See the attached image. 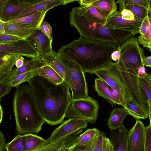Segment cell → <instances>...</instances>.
<instances>
[{
    "mask_svg": "<svg viewBox=\"0 0 151 151\" xmlns=\"http://www.w3.org/2000/svg\"><path fill=\"white\" fill-rule=\"evenodd\" d=\"M28 83L36 108L45 122L52 126L62 123L72 100L67 84L64 82L55 85L38 76Z\"/></svg>",
    "mask_w": 151,
    "mask_h": 151,
    "instance_id": "1",
    "label": "cell"
},
{
    "mask_svg": "<svg viewBox=\"0 0 151 151\" xmlns=\"http://www.w3.org/2000/svg\"><path fill=\"white\" fill-rule=\"evenodd\" d=\"M117 47L109 42L80 37L61 46L57 52L60 57L74 61L85 73L92 74L114 65L111 55Z\"/></svg>",
    "mask_w": 151,
    "mask_h": 151,
    "instance_id": "2",
    "label": "cell"
},
{
    "mask_svg": "<svg viewBox=\"0 0 151 151\" xmlns=\"http://www.w3.org/2000/svg\"><path fill=\"white\" fill-rule=\"evenodd\" d=\"M13 104L18 134L38 133L45 122L36 108L29 84H23L17 88L14 93Z\"/></svg>",
    "mask_w": 151,
    "mask_h": 151,
    "instance_id": "3",
    "label": "cell"
},
{
    "mask_svg": "<svg viewBox=\"0 0 151 151\" xmlns=\"http://www.w3.org/2000/svg\"><path fill=\"white\" fill-rule=\"evenodd\" d=\"M69 15L70 24L77 30L80 37L109 42L118 47L124 43L132 36H134L131 32L108 28L79 15L72 10Z\"/></svg>",
    "mask_w": 151,
    "mask_h": 151,
    "instance_id": "4",
    "label": "cell"
},
{
    "mask_svg": "<svg viewBox=\"0 0 151 151\" xmlns=\"http://www.w3.org/2000/svg\"><path fill=\"white\" fill-rule=\"evenodd\" d=\"M117 48L120 50V56L115 63L118 69L139 70L145 68L143 61L144 51L139 46L137 38L132 36Z\"/></svg>",
    "mask_w": 151,
    "mask_h": 151,
    "instance_id": "5",
    "label": "cell"
},
{
    "mask_svg": "<svg viewBox=\"0 0 151 151\" xmlns=\"http://www.w3.org/2000/svg\"><path fill=\"white\" fill-rule=\"evenodd\" d=\"M98 101L88 96L83 99L72 100L67 110L65 117L69 119L82 118L91 124H95L98 115Z\"/></svg>",
    "mask_w": 151,
    "mask_h": 151,
    "instance_id": "6",
    "label": "cell"
},
{
    "mask_svg": "<svg viewBox=\"0 0 151 151\" xmlns=\"http://www.w3.org/2000/svg\"><path fill=\"white\" fill-rule=\"evenodd\" d=\"M59 57L71 79L72 86L71 90L72 100L88 97L87 84L83 69L73 61Z\"/></svg>",
    "mask_w": 151,
    "mask_h": 151,
    "instance_id": "7",
    "label": "cell"
},
{
    "mask_svg": "<svg viewBox=\"0 0 151 151\" xmlns=\"http://www.w3.org/2000/svg\"><path fill=\"white\" fill-rule=\"evenodd\" d=\"M120 70L132 100L140 107L147 118H148V104L142 93L139 83L140 69Z\"/></svg>",
    "mask_w": 151,
    "mask_h": 151,
    "instance_id": "8",
    "label": "cell"
},
{
    "mask_svg": "<svg viewBox=\"0 0 151 151\" xmlns=\"http://www.w3.org/2000/svg\"><path fill=\"white\" fill-rule=\"evenodd\" d=\"M94 74L117 91L125 101L132 98L121 70L118 69L115 63L111 67L100 70Z\"/></svg>",
    "mask_w": 151,
    "mask_h": 151,
    "instance_id": "9",
    "label": "cell"
},
{
    "mask_svg": "<svg viewBox=\"0 0 151 151\" xmlns=\"http://www.w3.org/2000/svg\"><path fill=\"white\" fill-rule=\"evenodd\" d=\"M88 122L87 120L82 118L69 119L56 128L47 140L52 143L69 135H76L86 128Z\"/></svg>",
    "mask_w": 151,
    "mask_h": 151,
    "instance_id": "10",
    "label": "cell"
},
{
    "mask_svg": "<svg viewBox=\"0 0 151 151\" xmlns=\"http://www.w3.org/2000/svg\"><path fill=\"white\" fill-rule=\"evenodd\" d=\"M0 52L30 58H40L35 45L28 39L9 43H0Z\"/></svg>",
    "mask_w": 151,
    "mask_h": 151,
    "instance_id": "11",
    "label": "cell"
},
{
    "mask_svg": "<svg viewBox=\"0 0 151 151\" xmlns=\"http://www.w3.org/2000/svg\"><path fill=\"white\" fill-rule=\"evenodd\" d=\"M143 19L136 18L133 20H126L122 18L121 12L116 11L106 19L105 26L132 32L134 36L140 34L139 28Z\"/></svg>",
    "mask_w": 151,
    "mask_h": 151,
    "instance_id": "12",
    "label": "cell"
},
{
    "mask_svg": "<svg viewBox=\"0 0 151 151\" xmlns=\"http://www.w3.org/2000/svg\"><path fill=\"white\" fill-rule=\"evenodd\" d=\"M42 0H7L0 12V20L6 22L12 20L18 14Z\"/></svg>",
    "mask_w": 151,
    "mask_h": 151,
    "instance_id": "13",
    "label": "cell"
},
{
    "mask_svg": "<svg viewBox=\"0 0 151 151\" xmlns=\"http://www.w3.org/2000/svg\"><path fill=\"white\" fill-rule=\"evenodd\" d=\"M136 120L135 124L129 130L128 151H145V127L139 119Z\"/></svg>",
    "mask_w": 151,
    "mask_h": 151,
    "instance_id": "14",
    "label": "cell"
},
{
    "mask_svg": "<svg viewBox=\"0 0 151 151\" xmlns=\"http://www.w3.org/2000/svg\"><path fill=\"white\" fill-rule=\"evenodd\" d=\"M40 58L42 65H47L51 68L63 78L71 90L72 89V86L70 76L63 65L57 52L52 50Z\"/></svg>",
    "mask_w": 151,
    "mask_h": 151,
    "instance_id": "15",
    "label": "cell"
},
{
    "mask_svg": "<svg viewBox=\"0 0 151 151\" xmlns=\"http://www.w3.org/2000/svg\"><path fill=\"white\" fill-rule=\"evenodd\" d=\"M78 1L77 0H42L40 2L26 9L15 17L13 19L31 15L44 11H48L56 6L65 5Z\"/></svg>",
    "mask_w": 151,
    "mask_h": 151,
    "instance_id": "16",
    "label": "cell"
},
{
    "mask_svg": "<svg viewBox=\"0 0 151 151\" xmlns=\"http://www.w3.org/2000/svg\"><path fill=\"white\" fill-rule=\"evenodd\" d=\"M129 130L123 124L116 129L110 130L109 139L112 146L113 151H128V141Z\"/></svg>",
    "mask_w": 151,
    "mask_h": 151,
    "instance_id": "17",
    "label": "cell"
},
{
    "mask_svg": "<svg viewBox=\"0 0 151 151\" xmlns=\"http://www.w3.org/2000/svg\"><path fill=\"white\" fill-rule=\"evenodd\" d=\"M35 45L40 58L51 52L52 40H50L40 30L35 31L28 38Z\"/></svg>",
    "mask_w": 151,
    "mask_h": 151,
    "instance_id": "18",
    "label": "cell"
},
{
    "mask_svg": "<svg viewBox=\"0 0 151 151\" xmlns=\"http://www.w3.org/2000/svg\"><path fill=\"white\" fill-rule=\"evenodd\" d=\"M39 29L36 27L19 23L5 22V33L14 35L23 39H28Z\"/></svg>",
    "mask_w": 151,
    "mask_h": 151,
    "instance_id": "19",
    "label": "cell"
},
{
    "mask_svg": "<svg viewBox=\"0 0 151 151\" xmlns=\"http://www.w3.org/2000/svg\"><path fill=\"white\" fill-rule=\"evenodd\" d=\"M20 55L0 52V80L8 79Z\"/></svg>",
    "mask_w": 151,
    "mask_h": 151,
    "instance_id": "20",
    "label": "cell"
},
{
    "mask_svg": "<svg viewBox=\"0 0 151 151\" xmlns=\"http://www.w3.org/2000/svg\"><path fill=\"white\" fill-rule=\"evenodd\" d=\"M80 16L90 19L105 26L106 19L96 8L91 6L73 7L72 9Z\"/></svg>",
    "mask_w": 151,
    "mask_h": 151,
    "instance_id": "21",
    "label": "cell"
},
{
    "mask_svg": "<svg viewBox=\"0 0 151 151\" xmlns=\"http://www.w3.org/2000/svg\"><path fill=\"white\" fill-rule=\"evenodd\" d=\"M95 90L99 96L105 99L111 105L118 104L122 106V104L112 95L107 86V84L104 81L96 78L95 80Z\"/></svg>",
    "mask_w": 151,
    "mask_h": 151,
    "instance_id": "22",
    "label": "cell"
},
{
    "mask_svg": "<svg viewBox=\"0 0 151 151\" xmlns=\"http://www.w3.org/2000/svg\"><path fill=\"white\" fill-rule=\"evenodd\" d=\"M48 11H44L31 15L10 20L9 23H19L40 29Z\"/></svg>",
    "mask_w": 151,
    "mask_h": 151,
    "instance_id": "23",
    "label": "cell"
},
{
    "mask_svg": "<svg viewBox=\"0 0 151 151\" xmlns=\"http://www.w3.org/2000/svg\"><path fill=\"white\" fill-rule=\"evenodd\" d=\"M128 115V112L123 107L114 109L111 111L108 120L107 124L109 128L112 130L120 127Z\"/></svg>",
    "mask_w": 151,
    "mask_h": 151,
    "instance_id": "24",
    "label": "cell"
},
{
    "mask_svg": "<svg viewBox=\"0 0 151 151\" xmlns=\"http://www.w3.org/2000/svg\"><path fill=\"white\" fill-rule=\"evenodd\" d=\"M36 76L42 77L55 85H59L64 82L63 78L55 71L45 64L40 66Z\"/></svg>",
    "mask_w": 151,
    "mask_h": 151,
    "instance_id": "25",
    "label": "cell"
},
{
    "mask_svg": "<svg viewBox=\"0 0 151 151\" xmlns=\"http://www.w3.org/2000/svg\"><path fill=\"white\" fill-rule=\"evenodd\" d=\"M41 60L40 58L24 59L23 65L20 68L13 69L8 79L10 80L17 76L32 71L42 65Z\"/></svg>",
    "mask_w": 151,
    "mask_h": 151,
    "instance_id": "26",
    "label": "cell"
},
{
    "mask_svg": "<svg viewBox=\"0 0 151 151\" xmlns=\"http://www.w3.org/2000/svg\"><path fill=\"white\" fill-rule=\"evenodd\" d=\"M139 83L142 93L145 99L151 104V75L145 70L140 73Z\"/></svg>",
    "mask_w": 151,
    "mask_h": 151,
    "instance_id": "27",
    "label": "cell"
},
{
    "mask_svg": "<svg viewBox=\"0 0 151 151\" xmlns=\"http://www.w3.org/2000/svg\"><path fill=\"white\" fill-rule=\"evenodd\" d=\"M91 6L97 9L106 19L117 11V5L114 0H99Z\"/></svg>",
    "mask_w": 151,
    "mask_h": 151,
    "instance_id": "28",
    "label": "cell"
},
{
    "mask_svg": "<svg viewBox=\"0 0 151 151\" xmlns=\"http://www.w3.org/2000/svg\"><path fill=\"white\" fill-rule=\"evenodd\" d=\"M123 107L126 110L129 115L132 116L136 120L147 118L140 107L132 98L127 99Z\"/></svg>",
    "mask_w": 151,
    "mask_h": 151,
    "instance_id": "29",
    "label": "cell"
},
{
    "mask_svg": "<svg viewBox=\"0 0 151 151\" xmlns=\"http://www.w3.org/2000/svg\"><path fill=\"white\" fill-rule=\"evenodd\" d=\"M71 135L68 136L52 143H49L47 140L45 142L36 148L28 151H57L71 138Z\"/></svg>",
    "mask_w": 151,
    "mask_h": 151,
    "instance_id": "30",
    "label": "cell"
},
{
    "mask_svg": "<svg viewBox=\"0 0 151 151\" xmlns=\"http://www.w3.org/2000/svg\"><path fill=\"white\" fill-rule=\"evenodd\" d=\"M25 135V139L24 151L32 150L47 141V140L40 136L32 133Z\"/></svg>",
    "mask_w": 151,
    "mask_h": 151,
    "instance_id": "31",
    "label": "cell"
},
{
    "mask_svg": "<svg viewBox=\"0 0 151 151\" xmlns=\"http://www.w3.org/2000/svg\"><path fill=\"white\" fill-rule=\"evenodd\" d=\"M39 67L40 66L32 71L20 74L11 80H9L12 87L17 88L20 86L22 83L25 82H29L32 78L36 76V73Z\"/></svg>",
    "mask_w": 151,
    "mask_h": 151,
    "instance_id": "32",
    "label": "cell"
},
{
    "mask_svg": "<svg viewBox=\"0 0 151 151\" xmlns=\"http://www.w3.org/2000/svg\"><path fill=\"white\" fill-rule=\"evenodd\" d=\"M25 139V134L17 135L10 142L6 144V151H24Z\"/></svg>",
    "mask_w": 151,
    "mask_h": 151,
    "instance_id": "33",
    "label": "cell"
},
{
    "mask_svg": "<svg viewBox=\"0 0 151 151\" xmlns=\"http://www.w3.org/2000/svg\"><path fill=\"white\" fill-rule=\"evenodd\" d=\"M100 132L99 130L95 128L88 129L80 135L77 145L78 146L86 145L99 134Z\"/></svg>",
    "mask_w": 151,
    "mask_h": 151,
    "instance_id": "34",
    "label": "cell"
},
{
    "mask_svg": "<svg viewBox=\"0 0 151 151\" xmlns=\"http://www.w3.org/2000/svg\"><path fill=\"white\" fill-rule=\"evenodd\" d=\"M149 25L146 33L143 36H139L137 39L139 43L144 47H146L151 51V8L149 6L148 9Z\"/></svg>",
    "mask_w": 151,
    "mask_h": 151,
    "instance_id": "35",
    "label": "cell"
},
{
    "mask_svg": "<svg viewBox=\"0 0 151 151\" xmlns=\"http://www.w3.org/2000/svg\"><path fill=\"white\" fill-rule=\"evenodd\" d=\"M116 3L119 4L120 12L129 6L139 5L147 9H148L149 6L148 0H119Z\"/></svg>",
    "mask_w": 151,
    "mask_h": 151,
    "instance_id": "36",
    "label": "cell"
},
{
    "mask_svg": "<svg viewBox=\"0 0 151 151\" xmlns=\"http://www.w3.org/2000/svg\"><path fill=\"white\" fill-rule=\"evenodd\" d=\"M124 9L130 10L133 13L135 17L141 19H144L148 13V9L139 5L127 6Z\"/></svg>",
    "mask_w": 151,
    "mask_h": 151,
    "instance_id": "37",
    "label": "cell"
},
{
    "mask_svg": "<svg viewBox=\"0 0 151 151\" xmlns=\"http://www.w3.org/2000/svg\"><path fill=\"white\" fill-rule=\"evenodd\" d=\"M80 135L73 136L68 141L63 145L57 151H73L77 145Z\"/></svg>",
    "mask_w": 151,
    "mask_h": 151,
    "instance_id": "38",
    "label": "cell"
},
{
    "mask_svg": "<svg viewBox=\"0 0 151 151\" xmlns=\"http://www.w3.org/2000/svg\"><path fill=\"white\" fill-rule=\"evenodd\" d=\"M12 86L8 79H3L0 80V98L6 94H9Z\"/></svg>",
    "mask_w": 151,
    "mask_h": 151,
    "instance_id": "39",
    "label": "cell"
},
{
    "mask_svg": "<svg viewBox=\"0 0 151 151\" xmlns=\"http://www.w3.org/2000/svg\"><path fill=\"white\" fill-rule=\"evenodd\" d=\"M99 134V133L86 145L78 146L76 145L73 151H92L98 139Z\"/></svg>",
    "mask_w": 151,
    "mask_h": 151,
    "instance_id": "40",
    "label": "cell"
},
{
    "mask_svg": "<svg viewBox=\"0 0 151 151\" xmlns=\"http://www.w3.org/2000/svg\"><path fill=\"white\" fill-rule=\"evenodd\" d=\"M23 39L17 36L7 34H0V43H9Z\"/></svg>",
    "mask_w": 151,
    "mask_h": 151,
    "instance_id": "41",
    "label": "cell"
},
{
    "mask_svg": "<svg viewBox=\"0 0 151 151\" xmlns=\"http://www.w3.org/2000/svg\"><path fill=\"white\" fill-rule=\"evenodd\" d=\"M40 29L42 33L49 39L52 40V27L48 22H44L41 26Z\"/></svg>",
    "mask_w": 151,
    "mask_h": 151,
    "instance_id": "42",
    "label": "cell"
},
{
    "mask_svg": "<svg viewBox=\"0 0 151 151\" xmlns=\"http://www.w3.org/2000/svg\"><path fill=\"white\" fill-rule=\"evenodd\" d=\"M146 138L145 151H151V126L145 127Z\"/></svg>",
    "mask_w": 151,
    "mask_h": 151,
    "instance_id": "43",
    "label": "cell"
},
{
    "mask_svg": "<svg viewBox=\"0 0 151 151\" xmlns=\"http://www.w3.org/2000/svg\"><path fill=\"white\" fill-rule=\"evenodd\" d=\"M149 25L148 15L144 19L139 28L140 36H144L147 33Z\"/></svg>",
    "mask_w": 151,
    "mask_h": 151,
    "instance_id": "44",
    "label": "cell"
},
{
    "mask_svg": "<svg viewBox=\"0 0 151 151\" xmlns=\"http://www.w3.org/2000/svg\"><path fill=\"white\" fill-rule=\"evenodd\" d=\"M105 133L100 131L98 139L92 151H102L103 138Z\"/></svg>",
    "mask_w": 151,
    "mask_h": 151,
    "instance_id": "45",
    "label": "cell"
},
{
    "mask_svg": "<svg viewBox=\"0 0 151 151\" xmlns=\"http://www.w3.org/2000/svg\"><path fill=\"white\" fill-rule=\"evenodd\" d=\"M122 19L127 20H132L135 19V17L132 12L130 10L124 9L121 12Z\"/></svg>",
    "mask_w": 151,
    "mask_h": 151,
    "instance_id": "46",
    "label": "cell"
},
{
    "mask_svg": "<svg viewBox=\"0 0 151 151\" xmlns=\"http://www.w3.org/2000/svg\"><path fill=\"white\" fill-rule=\"evenodd\" d=\"M102 151H113L112 146L109 138L105 135L103 138Z\"/></svg>",
    "mask_w": 151,
    "mask_h": 151,
    "instance_id": "47",
    "label": "cell"
},
{
    "mask_svg": "<svg viewBox=\"0 0 151 151\" xmlns=\"http://www.w3.org/2000/svg\"><path fill=\"white\" fill-rule=\"evenodd\" d=\"M4 135L1 132H0V151H6L5 150L6 145Z\"/></svg>",
    "mask_w": 151,
    "mask_h": 151,
    "instance_id": "48",
    "label": "cell"
},
{
    "mask_svg": "<svg viewBox=\"0 0 151 151\" xmlns=\"http://www.w3.org/2000/svg\"><path fill=\"white\" fill-rule=\"evenodd\" d=\"M99 0H80L78 3L81 6H91L94 2Z\"/></svg>",
    "mask_w": 151,
    "mask_h": 151,
    "instance_id": "49",
    "label": "cell"
},
{
    "mask_svg": "<svg viewBox=\"0 0 151 151\" xmlns=\"http://www.w3.org/2000/svg\"><path fill=\"white\" fill-rule=\"evenodd\" d=\"M120 52L119 49L117 48V50L114 51L111 55V58L113 61H117L119 59Z\"/></svg>",
    "mask_w": 151,
    "mask_h": 151,
    "instance_id": "50",
    "label": "cell"
},
{
    "mask_svg": "<svg viewBox=\"0 0 151 151\" xmlns=\"http://www.w3.org/2000/svg\"><path fill=\"white\" fill-rule=\"evenodd\" d=\"M143 61L144 66L151 68V55L148 56L144 55L143 57Z\"/></svg>",
    "mask_w": 151,
    "mask_h": 151,
    "instance_id": "51",
    "label": "cell"
},
{
    "mask_svg": "<svg viewBox=\"0 0 151 151\" xmlns=\"http://www.w3.org/2000/svg\"><path fill=\"white\" fill-rule=\"evenodd\" d=\"M24 59L22 56H20L19 57L17 60L15 65L17 69L20 68L23 65L24 62Z\"/></svg>",
    "mask_w": 151,
    "mask_h": 151,
    "instance_id": "52",
    "label": "cell"
},
{
    "mask_svg": "<svg viewBox=\"0 0 151 151\" xmlns=\"http://www.w3.org/2000/svg\"><path fill=\"white\" fill-rule=\"evenodd\" d=\"M4 25L5 22L0 20V34L5 33Z\"/></svg>",
    "mask_w": 151,
    "mask_h": 151,
    "instance_id": "53",
    "label": "cell"
},
{
    "mask_svg": "<svg viewBox=\"0 0 151 151\" xmlns=\"http://www.w3.org/2000/svg\"><path fill=\"white\" fill-rule=\"evenodd\" d=\"M7 1V0H0V12L4 9Z\"/></svg>",
    "mask_w": 151,
    "mask_h": 151,
    "instance_id": "54",
    "label": "cell"
},
{
    "mask_svg": "<svg viewBox=\"0 0 151 151\" xmlns=\"http://www.w3.org/2000/svg\"><path fill=\"white\" fill-rule=\"evenodd\" d=\"M149 105V117L150 121V125L151 126V104L148 101H147Z\"/></svg>",
    "mask_w": 151,
    "mask_h": 151,
    "instance_id": "55",
    "label": "cell"
},
{
    "mask_svg": "<svg viewBox=\"0 0 151 151\" xmlns=\"http://www.w3.org/2000/svg\"><path fill=\"white\" fill-rule=\"evenodd\" d=\"M0 122L1 123L3 117V108L1 104H0Z\"/></svg>",
    "mask_w": 151,
    "mask_h": 151,
    "instance_id": "56",
    "label": "cell"
},
{
    "mask_svg": "<svg viewBox=\"0 0 151 151\" xmlns=\"http://www.w3.org/2000/svg\"><path fill=\"white\" fill-rule=\"evenodd\" d=\"M149 5L150 7L151 8V0H148Z\"/></svg>",
    "mask_w": 151,
    "mask_h": 151,
    "instance_id": "57",
    "label": "cell"
}]
</instances>
